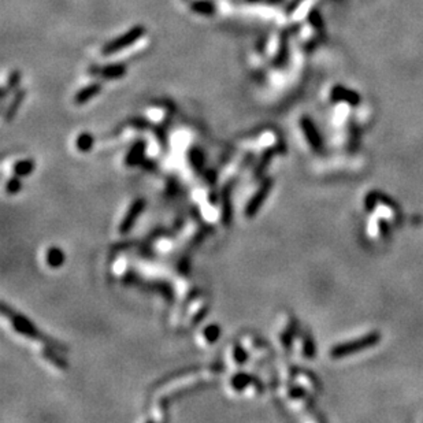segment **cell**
<instances>
[{"label":"cell","mask_w":423,"mask_h":423,"mask_svg":"<svg viewBox=\"0 0 423 423\" xmlns=\"http://www.w3.org/2000/svg\"><path fill=\"white\" fill-rule=\"evenodd\" d=\"M378 341H379V334L370 333V334H367L366 337L358 338V340H355V341L345 342V344H341V345H336L333 350H332L330 355L336 359L342 358V356H346V355L355 354V352H359V351L370 348V346L375 345Z\"/></svg>","instance_id":"obj_1"},{"label":"cell","mask_w":423,"mask_h":423,"mask_svg":"<svg viewBox=\"0 0 423 423\" xmlns=\"http://www.w3.org/2000/svg\"><path fill=\"white\" fill-rule=\"evenodd\" d=\"M144 33H145L144 26H135V28H132L131 30H127L125 34L117 37L115 40L110 41V43H107V44L103 47V55H113V53L119 52L121 49L126 48L129 45L135 44L136 41L139 40Z\"/></svg>","instance_id":"obj_2"},{"label":"cell","mask_w":423,"mask_h":423,"mask_svg":"<svg viewBox=\"0 0 423 423\" xmlns=\"http://www.w3.org/2000/svg\"><path fill=\"white\" fill-rule=\"evenodd\" d=\"M271 185H273L271 179L265 181V182L262 183V187L258 189L256 195L249 200L248 206L245 208V214H247L248 218H252V216L258 212V210L262 207V204L265 203V200L267 199V196H269L270 189H271Z\"/></svg>","instance_id":"obj_3"},{"label":"cell","mask_w":423,"mask_h":423,"mask_svg":"<svg viewBox=\"0 0 423 423\" xmlns=\"http://www.w3.org/2000/svg\"><path fill=\"white\" fill-rule=\"evenodd\" d=\"M144 207H145V201H144V200H141V199L136 200L135 203H133V206L131 207V210L127 211L125 219L122 220L119 230H121L122 233L129 232V230L132 229V226L135 225L136 219L139 218V215L141 214L142 210H144Z\"/></svg>","instance_id":"obj_4"},{"label":"cell","mask_w":423,"mask_h":423,"mask_svg":"<svg viewBox=\"0 0 423 423\" xmlns=\"http://www.w3.org/2000/svg\"><path fill=\"white\" fill-rule=\"evenodd\" d=\"M301 127H303V131H304L309 144H311L315 150L321 148V145H322L321 137H319V133H318V131L315 129V126H314V123L311 122V119L309 118L301 119Z\"/></svg>","instance_id":"obj_5"},{"label":"cell","mask_w":423,"mask_h":423,"mask_svg":"<svg viewBox=\"0 0 423 423\" xmlns=\"http://www.w3.org/2000/svg\"><path fill=\"white\" fill-rule=\"evenodd\" d=\"M100 90H102L100 84L95 82V84H92V85H88V86H85V88H82V89L80 90L77 95H76L74 102L77 103V104H84V103L92 100V99H94L95 96L100 92Z\"/></svg>","instance_id":"obj_6"},{"label":"cell","mask_w":423,"mask_h":423,"mask_svg":"<svg viewBox=\"0 0 423 423\" xmlns=\"http://www.w3.org/2000/svg\"><path fill=\"white\" fill-rule=\"evenodd\" d=\"M126 73V67L123 65H108L100 69V76L107 80H118Z\"/></svg>","instance_id":"obj_7"},{"label":"cell","mask_w":423,"mask_h":423,"mask_svg":"<svg viewBox=\"0 0 423 423\" xmlns=\"http://www.w3.org/2000/svg\"><path fill=\"white\" fill-rule=\"evenodd\" d=\"M63 262H65V255H63V252H62L61 249L57 248V247H53V248H51L48 251V253H47V263H48L51 267H61L62 265H63Z\"/></svg>","instance_id":"obj_8"},{"label":"cell","mask_w":423,"mask_h":423,"mask_svg":"<svg viewBox=\"0 0 423 423\" xmlns=\"http://www.w3.org/2000/svg\"><path fill=\"white\" fill-rule=\"evenodd\" d=\"M191 8L192 11L197 12V14H203V15H210V14L215 11L214 4L210 3V2H196V3L192 4Z\"/></svg>","instance_id":"obj_9"},{"label":"cell","mask_w":423,"mask_h":423,"mask_svg":"<svg viewBox=\"0 0 423 423\" xmlns=\"http://www.w3.org/2000/svg\"><path fill=\"white\" fill-rule=\"evenodd\" d=\"M142 154H144V144L142 142H137L132 148L131 154L127 156V164H135V163L140 162V159L142 158Z\"/></svg>","instance_id":"obj_10"},{"label":"cell","mask_w":423,"mask_h":423,"mask_svg":"<svg viewBox=\"0 0 423 423\" xmlns=\"http://www.w3.org/2000/svg\"><path fill=\"white\" fill-rule=\"evenodd\" d=\"M34 169V162L32 160H22V162H18L14 167V171H15L16 175H28L32 173V170Z\"/></svg>","instance_id":"obj_11"},{"label":"cell","mask_w":423,"mask_h":423,"mask_svg":"<svg viewBox=\"0 0 423 423\" xmlns=\"http://www.w3.org/2000/svg\"><path fill=\"white\" fill-rule=\"evenodd\" d=\"M94 145V137L89 135V133H82V135L78 136L77 139V146L78 150L82 151V152H86L89 151Z\"/></svg>","instance_id":"obj_12"},{"label":"cell","mask_w":423,"mask_h":423,"mask_svg":"<svg viewBox=\"0 0 423 423\" xmlns=\"http://www.w3.org/2000/svg\"><path fill=\"white\" fill-rule=\"evenodd\" d=\"M25 98V92L22 90V92H20V94H16V96L14 98V100H12V103L10 104V108H8V111L6 113V119L7 121H10V119L15 115L16 110H18V107H20V104L22 103V100H24Z\"/></svg>","instance_id":"obj_13"},{"label":"cell","mask_w":423,"mask_h":423,"mask_svg":"<svg viewBox=\"0 0 423 423\" xmlns=\"http://www.w3.org/2000/svg\"><path fill=\"white\" fill-rule=\"evenodd\" d=\"M204 334H206V338H207L208 341L214 342V341H216V338L219 337L220 329L216 325H211V326H208L207 329H206Z\"/></svg>","instance_id":"obj_14"},{"label":"cell","mask_w":423,"mask_h":423,"mask_svg":"<svg viewBox=\"0 0 423 423\" xmlns=\"http://www.w3.org/2000/svg\"><path fill=\"white\" fill-rule=\"evenodd\" d=\"M191 159H192V163H193V166H195L196 169H200V167L203 166V163H204L203 154H201V151L197 150V148H195V150L191 152Z\"/></svg>","instance_id":"obj_15"},{"label":"cell","mask_w":423,"mask_h":423,"mask_svg":"<svg viewBox=\"0 0 423 423\" xmlns=\"http://www.w3.org/2000/svg\"><path fill=\"white\" fill-rule=\"evenodd\" d=\"M251 381V378H249L248 375L245 374H238L234 377V381H233V385L237 388V389H243V388L247 385V383Z\"/></svg>","instance_id":"obj_16"},{"label":"cell","mask_w":423,"mask_h":423,"mask_svg":"<svg viewBox=\"0 0 423 423\" xmlns=\"http://www.w3.org/2000/svg\"><path fill=\"white\" fill-rule=\"evenodd\" d=\"M21 189V182L16 178H12L7 183V192L10 195H15L16 192Z\"/></svg>","instance_id":"obj_17"},{"label":"cell","mask_w":423,"mask_h":423,"mask_svg":"<svg viewBox=\"0 0 423 423\" xmlns=\"http://www.w3.org/2000/svg\"><path fill=\"white\" fill-rule=\"evenodd\" d=\"M234 356H236L237 363H244L245 360H247V354H245V351L243 350L241 346H236V350H234Z\"/></svg>","instance_id":"obj_18"},{"label":"cell","mask_w":423,"mask_h":423,"mask_svg":"<svg viewBox=\"0 0 423 423\" xmlns=\"http://www.w3.org/2000/svg\"><path fill=\"white\" fill-rule=\"evenodd\" d=\"M248 2H258V0H248Z\"/></svg>","instance_id":"obj_19"}]
</instances>
